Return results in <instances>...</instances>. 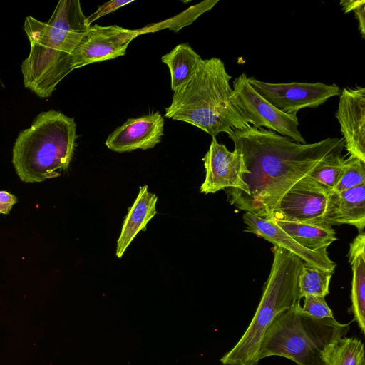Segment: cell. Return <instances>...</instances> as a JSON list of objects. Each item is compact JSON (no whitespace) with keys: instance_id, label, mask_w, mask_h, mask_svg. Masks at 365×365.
Wrapping results in <instances>:
<instances>
[{"instance_id":"obj_1","label":"cell","mask_w":365,"mask_h":365,"mask_svg":"<svg viewBox=\"0 0 365 365\" xmlns=\"http://www.w3.org/2000/svg\"><path fill=\"white\" fill-rule=\"evenodd\" d=\"M228 135L242 155L248 173L242 176L245 191L227 201L240 210L269 220H273L277 205L295 183L330 153L344 147L343 138L299 143L252 125Z\"/></svg>"},{"instance_id":"obj_2","label":"cell","mask_w":365,"mask_h":365,"mask_svg":"<svg viewBox=\"0 0 365 365\" xmlns=\"http://www.w3.org/2000/svg\"><path fill=\"white\" fill-rule=\"evenodd\" d=\"M78 0H60L47 22L26 17L30 43L21 66L24 86L41 98H49L72 71L71 56L88 29Z\"/></svg>"},{"instance_id":"obj_3","label":"cell","mask_w":365,"mask_h":365,"mask_svg":"<svg viewBox=\"0 0 365 365\" xmlns=\"http://www.w3.org/2000/svg\"><path fill=\"white\" fill-rule=\"evenodd\" d=\"M231 78L220 58L202 59L191 77L174 91L165 116L197 127L212 138L250 126L230 99Z\"/></svg>"},{"instance_id":"obj_4","label":"cell","mask_w":365,"mask_h":365,"mask_svg":"<svg viewBox=\"0 0 365 365\" xmlns=\"http://www.w3.org/2000/svg\"><path fill=\"white\" fill-rule=\"evenodd\" d=\"M76 137L73 118L54 110L40 113L13 146L12 163L20 180L39 182L59 177L69 167Z\"/></svg>"},{"instance_id":"obj_5","label":"cell","mask_w":365,"mask_h":365,"mask_svg":"<svg viewBox=\"0 0 365 365\" xmlns=\"http://www.w3.org/2000/svg\"><path fill=\"white\" fill-rule=\"evenodd\" d=\"M349 328V323H340L334 317L317 319L309 315L297 302L281 312L267 329L259 360L278 356L297 365H327L334 344L346 335Z\"/></svg>"},{"instance_id":"obj_6","label":"cell","mask_w":365,"mask_h":365,"mask_svg":"<svg viewBox=\"0 0 365 365\" xmlns=\"http://www.w3.org/2000/svg\"><path fill=\"white\" fill-rule=\"evenodd\" d=\"M304 262L274 246V259L255 315L237 344L221 359L222 365H257L264 336L274 319L301 300L298 276Z\"/></svg>"},{"instance_id":"obj_7","label":"cell","mask_w":365,"mask_h":365,"mask_svg":"<svg viewBox=\"0 0 365 365\" xmlns=\"http://www.w3.org/2000/svg\"><path fill=\"white\" fill-rule=\"evenodd\" d=\"M243 73L233 81L230 99L247 122L256 128H267L299 143H306L298 130L297 115L282 112L257 92Z\"/></svg>"},{"instance_id":"obj_8","label":"cell","mask_w":365,"mask_h":365,"mask_svg":"<svg viewBox=\"0 0 365 365\" xmlns=\"http://www.w3.org/2000/svg\"><path fill=\"white\" fill-rule=\"evenodd\" d=\"M247 80L252 87L274 107L294 115L302 109L317 108L341 93L336 84L320 82L272 83L254 77L247 78Z\"/></svg>"},{"instance_id":"obj_9","label":"cell","mask_w":365,"mask_h":365,"mask_svg":"<svg viewBox=\"0 0 365 365\" xmlns=\"http://www.w3.org/2000/svg\"><path fill=\"white\" fill-rule=\"evenodd\" d=\"M143 34V29L131 30L118 25L89 26L72 53L73 70L124 56L131 41Z\"/></svg>"},{"instance_id":"obj_10","label":"cell","mask_w":365,"mask_h":365,"mask_svg":"<svg viewBox=\"0 0 365 365\" xmlns=\"http://www.w3.org/2000/svg\"><path fill=\"white\" fill-rule=\"evenodd\" d=\"M329 191L309 175L303 178L280 200L272 220L324 224Z\"/></svg>"},{"instance_id":"obj_11","label":"cell","mask_w":365,"mask_h":365,"mask_svg":"<svg viewBox=\"0 0 365 365\" xmlns=\"http://www.w3.org/2000/svg\"><path fill=\"white\" fill-rule=\"evenodd\" d=\"M202 161L205 178L200 186V192L215 193L225 190L229 199L245 191L246 185L242 176L248 173V170L238 150L230 151L224 144L219 143L216 138H212Z\"/></svg>"},{"instance_id":"obj_12","label":"cell","mask_w":365,"mask_h":365,"mask_svg":"<svg viewBox=\"0 0 365 365\" xmlns=\"http://www.w3.org/2000/svg\"><path fill=\"white\" fill-rule=\"evenodd\" d=\"M336 118L350 155L365 163V88L345 87L339 95Z\"/></svg>"},{"instance_id":"obj_13","label":"cell","mask_w":365,"mask_h":365,"mask_svg":"<svg viewBox=\"0 0 365 365\" xmlns=\"http://www.w3.org/2000/svg\"><path fill=\"white\" fill-rule=\"evenodd\" d=\"M163 130L164 119L159 112H155L128 119L109 135L105 144L118 153L147 150L160 142Z\"/></svg>"},{"instance_id":"obj_14","label":"cell","mask_w":365,"mask_h":365,"mask_svg":"<svg viewBox=\"0 0 365 365\" xmlns=\"http://www.w3.org/2000/svg\"><path fill=\"white\" fill-rule=\"evenodd\" d=\"M245 232L254 233L293 253L305 263L325 270L334 271L336 263L328 256L327 248L312 251L300 245L282 230L273 220H266L250 212L243 215Z\"/></svg>"},{"instance_id":"obj_15","label":"cell","mask_w":365,"mask_h":365,"mask_svg":"<svg viewBox=\"0 0 365 365\" xmlns=\"http://www.w3.org/2000/svg\"><path fill=\"white\" fill-rule=\"evenodd\" d=\"M324 223L348 224L364 231L365 227V182L341 191H329Z\"/></svg>"},{"instance_id":"obj_16","label":"cell","mask_w":365,"mask_h":365,"mask_svg":"<svg viewBox=\"0 0 365 365\" xmlns=\"http://www.w3.org/2000/svg\"><path fill=\"white\" fill-rule=\"evenodd\" d=\"M158 197L148 190V185L140 187L133 205L129 207L117 240L115 255L120 258L137 234L146 230L148 222L156 214Z\"/></svg>"},{"instance_id":"obj_17","label":"cell","mask_w":365,"mask_h":365,"mask_svg":"<svg viewBox=\"0 0 365 365\" xmlns=\"http://www.w3.org/2000/svg\"><path fill=\"white\" fill-rule=\"evenodd\" d=\"M349 262L352 269L350 310L361 331L365 334V234L360 232L349 246Z\"/></svg>"},{"instance_id":"obj_18","label":"cell","mask_w":365,"mask_h":365,"mask_svg":"<svg viewBox=\"0 0 365 365\" xmlns=\"http://www.w3.org/2000/svg\"><path fill=\"white\" fill-rule=\"evenodd\" d=\"M286 233L300 245L312 251L327 248L337 240L331 226L299 222L274 220Z\"/></svg>"},{"instance_id":"obj_19","label":"cell","mask_w":365,"mask_h":365,"mask_svg":"<svg viewBox=\"0 0 365 365\" xmlns=\"http://www.w3.org/2000/svg\"><path fill=\"white\" fill-rule=\"evenodd\" d=\"M202 58L187 43L176 46L161 58L170 73V87L174 91L185 83L197 69Z\"/></svg>"},{"instance_id":"obj_20","label":"cell","mask_w":365,"mask_h":365,"mask_svg":"<svg viewBox=\"0 0 365 365\" xmlns=\"http://www.w3.org/2000/svg\"><path fill=\"white\" fill-rule=\"evenodd\" d=\"M333 271L322 269L304 262L298 276L299 297L323 296L329 294Z\"/></svg>"},{"instance_id":"obj_21","label":"cell","mask_w":365,"mask_h":365,"mask_svg":"<svg viewBox=\"0 0 365 365\" xmlns=\"http://www.w3.org/2000/svg\"><path fill=\"white\" fill-rule=\"evenodd\" d=\"M327 365H365L361 340L346 336L338 339L329 354Z\"/></svg>"},{"instance_id":"obj_22","label":"cell","mask_w":365,"mask_h":365,"mask_svg":"<svg viewBox=\"0 0 365 365\" xmlns=\"http://www.w3.org/2000/svg\"><path fill=\"white\" fill-rule=\"evenodd\" d=\"M341 147L322 160L312 170L309 176L331 190L341 175L345 159L341 156Z\"/></svg>"},{"instance_id":"obj_23","label":"cell","mask_w":365,"mask_h":365,"mask_svg":"<svg viewBox=\"0 0 365 365\" xmlns=\"http://www.w3.org/2000/svg\"><path fill=\"white\" fill-rule=\"evenodd\" d=\"M218 0H207L188 8L180 14L165 20L160 24H150L142 28L144 34L154 32L160 29L168 28L170 30L177 31L183 26L192 24L197 17L207 11L210 10Z\"/></svg>"},{"instance_id":"obj_24","label":"cell","mask_w":365,"mask_h":365,"mask_svg":"<svg viewBox=\"0 0 365 365\" xmlns=\"http://www.w3.org/2000/svg\"><path fill=\"white\" fill-rule=\"evenodd\" d=\"M365 182V163L350 155L345 162L339 178L330 191L341 192Z\"/></svg>"},{"instance_id":"obj_25","label":"cell","mask_w":365,"mask_h":365,"mask_svg":"<svg viewBox=\"0 0 365 365\" xmlns=\"http://www.w3.org/2000/svg\"><path fill=\"white\" fill-rule=\"evenodd\" d=\"M302 309L309 315L317 319L333 318L332 310L327 305L325 297L306 296Z\"/></svg>"},{"instance_id":"obj_26","label":"cell","mask_w":365,"mask_h":365,"mask_svg":"<svg viewBox=\"0 0 365 365\" xmlns=\"http://www.w3.org/2000/svg\"><path fill=\"white\" fill-rule=\"evenodd\" d=\"M133 1L134 0H112L107 1L101 6H98L95 12L86 16V22L88 26H91V24L98 19L115 11L120 7L132 3Z\"/></svg>"},{"instance_id":"obj_27","label":"cell","mask_w":365,"mask_h":365,"mask_svg":"<svg viewBox=\"0 0 365 365\" xmlns=\"http://www.w3.org/2000/svg\"><path fill=\"white\" fill-rule=\"evenodd\" d=\"M17 197L5 190L0 191V214L7 215L14 205L17 202Z\"/></svg>"},{"instance_id":"obj_28","label":"cell","mask_w":365,"mask_h":365,"mask_svg":"<svg viewBox=\"0 0 365 365\" xmlns=\"http://www.w3.org/2000/svg\"><path fill=\"white\" fill-rule=\"evenodd\" d=\"M359 23V29L363 37L365 38V1L361 2L352 10Z\"/></svg>"},{"instance_id":"obj_29","label":"cell","mask_w":365,"mask_h":365,"mask_svg":"<svg viewBox=\"0 0 365 365\" xmlns=\"http://www.w3.org/2000/svg\"><path fill=\"white\" fill-rule=\"evenodd\" d=\"M361 2V0H343L340 1V5L345 13L352 11V10Z\"/></svg>"}]
</instances>
